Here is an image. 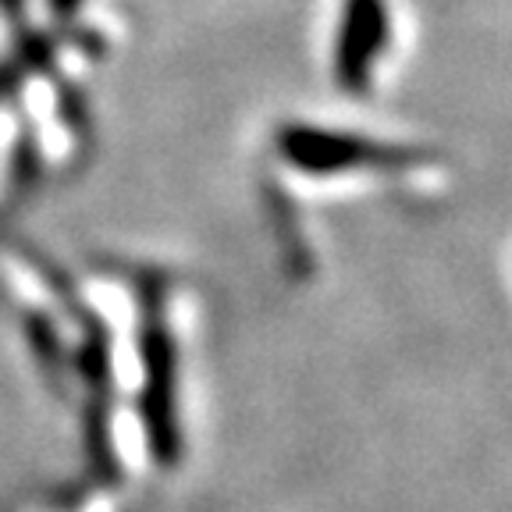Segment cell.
Masks as SVG:
<instances>
[{
	"instance_id": "6da1fadb",
	"label": "cell",
	"mask_w": 512,
	"mask_h": 512,
	"mask_svg": "<svg viewBox=\"0 0 512 512\" xmlns=\"http://www.w3.org/2000/svg\"><path fill=\"white\" fill-rule=\"evenodd\" d=\"M143 399L139 413L146 424V441L160 466H178L182 459V427H178V356L175 338L164 324H150L143 335Z\"/></svg>"
},
{
	"instance_id": "7a4b0ae2",
	"label": "cell",
	"mask_w": 512,
	"mask_h": 512,
	"mask_svg": "<svg viewBox=\"0 0 512 512\" xmlns=\"http://www.w3.org/2000/svg\"><path fill=\"white\" fill-rule=\"evenodd\" d=\"M79 4H82V0H50V11H54V15H61V18H68L75 8H79Z\"/></svg>"
}]
</instances>
